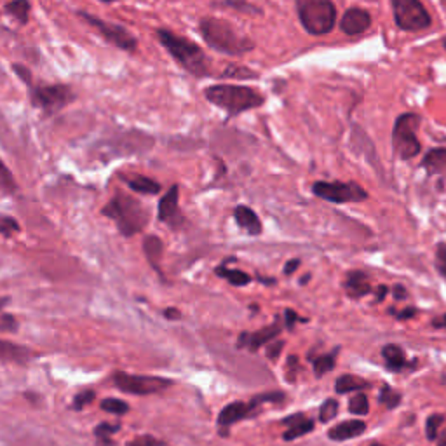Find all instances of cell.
Returning <instances> with one entry per match:
<instances>
[{"instance_id": "6da1fadb", "label": "cell", "mask_w": 446, "mask_h": 446, "mask_svg": "<svg viewBox=\"0 0 446 446\" xmlns=\"http://www.w3.org/2000/svg\"><path fill=\"white\" fill-rule=\"evenodd\" d=\"M199 32L211 49L223 55L241 56L244 53L253 51L255 48L253 41L239 34L229 21L220 18H203L199 23Z\"/></svg>"}, {"instance_id": "7a4b0ae2", "label": "cell", "mask_w": 446, "mask_h": 446, "mask_svg": "<svg viewBox=\"0 0 446 446\" xmlns=\"http://www.w3.org/2000/svg\"><path fill=\"white\" fill-rule=\"evenodd\" d=\"M204 96H206L208 102L222 109L230 117H236V115L244 114L248 110L258 109L265 102V98L257 89L236 84L210 86L204 91Z\"/></svg>"}, {"instance_id": "3957f363", "label": "cell", "mask_w": 446, "mask_h": 446, "mask_svg": "<svg viewBox=\"0 0 446 446\" xmlns=\"http://www.w3.org/2000/svg\"><path fill=\"white\" fill-rule=\"evenodd\" d=\"M157 41L194 77H206V75H210V60H208V56L204 55V51L196 42L182 37V35L175 34V32L164 30V28L157 30Z\"/></svg>"}, {"instance_id": "277c9868", "label": "cell", "mask_w": 446, "mask_h": 446, "mask_svg": "<svg viewBox=\"0 0 446 446\" xmlns=\"http://www.w3.org/2000/svg\"><path fill=\"white\" fill-rule=\"evenodd\" d=\"M103 215L115 222L119 232L126 237L140 234L149 223V211L142 206V203L122 192L112 197L110 203L103 208Z\"/></svg>"}, {"instance_id": "5b68a950", "label": "cell", "mask_w": 446, "mask_h": 446, "mask_svg": "<svg viewBox=\"0 0 446 446\" xmlns=\"http://www.w3.org/2000/svg\"><path fill=\"white\" fill-rule=\"evenodd\" d=\"M302 27L311 35H326L333 30L337 9L332 0H297Z\"/></svg>"}, {"instance_id": "8992f818", "label": "cell", "mask_w": 446, "mask_h": 446, "mask_svg": "<svg viewBox=\"0 0 446 446\" xmlns=\"http://www.w3.org/2000/svg\"><path fill=\"white\" fill-rule=\"evenodd\" d=\"M419 126L420 117L415 114H403L396 119L394 129H392V147L403 161H410L419 156L420 142L417 138Z\"/></svg>"}, {"instance_id": "52a82bcc", "label": "cell", "mask_w": 446, "mask_h": 446, "mask_svg": "<svg viewBox=\"0 0 446 446\" xmlns=\"http://www.w3.org/2000/svg\"><path fill=\"white\" fill-rule=\"evenodd\" d=\"M27 86L30 88L34 107L44 110V114H56L75 100V93L67 84H34L30 81Z\"/></svg>"}, {"instance_id": "ba28073f", "label": "cell", "mask_w": 446, "mask_h": 446, "mask_svg": "<svg viewBox=\"0 0 446 446\" xmlns=\"http://www.w3.org/2000/svg\"><path fill=\"white\" fill-rule=\"evenodd\" d=\"M394 21L401 30L420 32L431 27L429 13L420 0H391Z\"/></svg>"}, {"instance_id": "9c48e42d", "label": "cell", "mask_w": 446, "mask_h": 446, "mask_svg": "<svg viewBox=\"0 0 446 446\" xmlns=\"http://www.w3.org/2000/svg\"><path fill=\"white\" fill-rule=\"evenodd\" d=\"M115 387L126 394L135 396H150L157 392L166 391L173 386V380L156 375H131L126 372H117L112 377Z\"/></svg>"}, {"instance_id": "30bf717a", "label": "cell", "mask_w": 446, "mask_h": 446, "mask_svg": "<svg viewBox=\"0 0 446 446\" xmlns=\"http://www.w3.org/2000/svg\"><path fill=\"white\" fill-rule=\"evenodd\" d=\"M79 16H81L86 23L91 25V27L95 28V30L98 32V34L102 35L107 42H110V44L115 46V48L122 49V51H128V53L136 51V48H138V41L135 39V35H133L131 32L126 30L124 27H121V25L109 23V21L100 20V18L93 16V14L89 13H82V11L79 13Z\"/></svg>"}, {"instance_id": "8fae6325", "label": "cell", "mask_w": 446, "mask_h": 446, "mask_svg": "<svg viewBox=\"0 0 446 446\" xmlns=\"http://www.w3.org/2000/svg\"><path fill=\"white\" fill-rule=\"evenodd\" d=\"M312 192L333 204L359 203V201H365L368 197L363 187L352 182H316L312 187Z\"/></svg>"}, {"instance_id": "7c38bea8", "label": "cell", "mask_w": 446, "mask_h": 446, "mask_svg": "<svg viewBox=\"0 0 446 446\" xmlns=\"http://www.w3.org/2000/svg\"><path fill=\"white\" fill-rule=\"evenodd\" d=\"M157 217L163 223H166L171 229H180L185 222L182 210H180V187L173 185L171 189L161 197L159 208H157Z\"/></svg>"}, {"instance_id": "4fadbf2b", "label": "cell", "mask_w": 446, "mask_h": 446, "mask_svg": "<svg viewBox=\"0 0 446 446\" xmlns=\"http://www.w3.org/2000/svg\"><path fill=\"white\" fill-rule=\"evenodd\" d=\"M257 403L251 399L250 403L243 401H234L229 403L227 406H223L222 412L218 413V427L225 433L229 427H232L234 424L241 422L244 419H250L251 415H255V410H257Z\"/></svg>"}, {"instance_id": "5bb4252c", "label": "cell", "mask_w": 446, "mask_h": 446, "mask_svg": "<svg viewBox=\"0 0 446 446\" xmlns=\"http://www.w3.org/2000/svg\"><path fill=\"white\" fill-rule=\"evenodd\" d=\"M370 27H372V16H370L368 11L359 9V7L345 11L344 18L340 20V30L345 35L365 34Z\"/></svg>"}, {"instance_id": "9a60e30c", "label": "cell", "mask_w": 446, "mask_h": 446, "mask_svg": "<svg viewBox=\"0 0 446 446\" xmlns=\"http://www.w3.org/2000/svg\"><path fill=\"white\" fill-rule=\"evenodd\" d=\"M279 333H281L279 323H274V325L271 326H265V328L258 330V332L255 333H243L239 337V347L241 349L246 347L250 349L251 352H255L260 347H264V345L271 344V342L274 340Z\"/></svg>"}, {"instance_id": "2e32d148", "label": "cell", "mask_w": 446, "mask_h": 446, "mask_svg": "<svg viewBox=\"0 0 446 446\" xmlns=\"http://www.w3.org/2000/svg\"><path fill=\"white\" fill-rule=\"evenodd\" d=\"M283 424L288 427L286 433L283 434L284 441H293L298 438L305 436V434L312 433L314 429V420L305 417L304 413H297V415H290L286 419H283Z\"/></svg>"}, {"instance_id": "e0dca14e", "label": "cell", "mask_w": 446, "mask_h": 446, "mask_svg": "<svg viewBox=\"0 0 446 446\" xmlns=\"http://www.w3.org/2000/svg\"><path fill=\"white\" fill-rule=\"evenodd\" d=\"M366 431V424L363 420H345V422L337 424V426L332 427L328 431V438L332 441H347L352 440V438L361 436Z\"/></svg>"}, {"instance_id": "ac0fdd59", "label": "cell", "mask_w": 446, "mask_h": 446, "mask_svg": "<svg viewBox=\"0 0 446 446\" xmlns=\"http://www.w3.org/2000/svg\"><path fill=\"white\" fill-rule=\"evenodd\" d=\"M345 291L351 298H363L372 293V284L368 276L361 271H351L345 279Z\"/></svg>"}, {"instance_id": "d6986e66", "label": "cell", "mask_w": 446, "mask_h": 446, "mask_svg": "<svg viewBox=\"0 0 446 446\" xmlns=\"http://www.w3.org/2000/svg\"><path fill=\"white\" fill-rule=\"evenodd\" d=\"M234 218H236L237 225L243 230H246L250 236H258V234H262L260 218H258V215L255 213L251 208L237 206L236 210H234Z\"/></svg>"}, {"instance_id": "ffe728a7", "label": "cell", "mask_w": 446, "mask_h": 446, "mask_svg": "<svg viewBox=\"0 0 446 446\" xmlns=\"http://www.w3.org/2000/svg\"><path fill=\"white\" fill-rule=\"evenodd\" d=\"M32 356L34 354H32V351L28 347H23V345H18L9 340H0V361L25 365Z\"/></svg>"}, {"instance_id": "44dd1931", "label": "cell", "mask_w": 446, "mask_h": 446, "mask_svg": "<svg viewBox=\"0 0 446 446\" xmlns=\"http://www.w3.org/2000/svg\"><path fill=\"white\" fill-rule=\"evenodd\" d=\"M382 358L386 359V365L391 372H403V370H406L408 366L417 365V363L410 365L408 359H406L405 351L396 344H389L382 349Z\"/></svg>"}, {"instance_id": "7402d4cb", "label": "cell", "mask_w": 446, "mask_h": 446, "mask_svg": "<svg viewBox=\"0 0 446 446\" xmlns=\"http://www.w3.org/2000/svg\"><path fill=\"white\" fill-rule=\"evenodd\" d=\"M124 183L131 190L138 194H145V196H156L161 192V183H157L156 180L149 178V176L135 175V176H124Z\"/></svg>"}, {"instance_id": "603a6c76", "label": "cell", "mask_w": 446, "mask_h": 446, "mask_svg": "<svg viewBox=\"0 0 446 446\" xmlns=\"http://www.w3.org/2000/svg\"><path fill=\"white\" fill-rule=\"evenodd\" d=\"M163 250H164V244L157 236H147L145 241H143V251H145L147 260H149V264L152 265V269H156L159 274H163L159 267L161 258H163Z\"/></svg>"}, {"instance_id": "cb8c5ba5", "label": "cell", "mask_w": 446, "mask_h": 446, "mask_svg": "<svg viewBox=\"0 0 446 446\" xmlns=\"http://www.w3.org/2000/svg\"><path fill=\"white\" fill-rule=\"evenodd\" d=\"M370 384L366 380L359 379L356 375H342L338 377L337 382H334V391L338 394H349V392H363L365 389H368Z\"/></svg>"}, {"instance_id": "d4e9b609", "label": "cell", "mask_w": 446, "mask_h": 446, "mask_svg": "<svg viewBox=\"0 0 446 446\" xmlns=\"http://www.w3.org/2000/svg\"><path fill=\"white\" fill-rule=\"evenodd\" d=\"M422 166L429 169L431 173L446 171V149H434L427 152V156L424 157Z\"/></svg>"}, {"instance_id": "484cf974", "label": "cell", "mask_w": 446, "mask_h": 446, "mask_svg": "<svg viewBox=\"0 0 446 446\" xmlns=\"http://www.w3.org/2000/svg\"><path fill=\"white\" fill-rule=\"evenodd\" d=\"M6 13L11 14L18 23L25 25L30 16V2L28 0H13L6 6Z\"/></svg>"}, {"instance_id": "4316f807", "label": "cell", "mask_w": 446, "mask_h": 446, "mask_svg": "<svg viewBox=\"0 0 446 446\" xmlns=\"http://www.w3.org/2000/svg\"><path fill=\"white\" fill-rule=\"evenodd\" d=\"M217 274L220 278L229 281L232 286H246V284L251 283V278L243 271H237V269H227L225 265L217 269Z\"/></svg>"}, {"instance_id": "83f0119b", "label": "cell", "mask_w": 446, "mask_h": 446, "mask_svg": "<svg viewBox=\"0 0 446 446\" xmlns=\"http://www.w3.org/2000/svg\"><path fill=\"white\" fill-rule=\"evenodd\" d=\"M337 354H338V349H334V351L330 352V354H323V356H319V358L314 359L312 366H314L316 377H319V379H321L323 375H326V373L332 372V370L334 368V361H337Z\"/></svg>"}, {"instance_id": "f1b7e54d", "label": "cell", "mask_w": 446, "mask_h": 446, "mask_svg": "<svg viewBox=\"0 0 446 446\" xmlns=\"http://www.w3.org/2000/svg\"><path fill=\"white\" fill-rule=\"evenodd\" d=\"M121 429L119 424L112 426L109 422H103L100 424L98 427L95 429V436H96V445L98 446H114V441H112V436H114L117 431Z\"/></svg>"}, {"instance_id": "f546056e", "label": "cell", "mask_w": 446, "mask_h": 446, "mask_svg": "<svg viewBox=\"0 0 446 446\" xmlns=\"http://www.w3.org/2000/svg\"><path fill=\"white\" fill-rule=\"evenodd\" d=\"M349 412L352 415H358V417H365L368 415L370 412V403H368V396L365 392H358V394L352 396L349 399Z\"/></svg>"}, {"instance_id": "4dcf8cb0", "label": "cell", "mask_w": 446, "mask_h": 446, "mask_svg": "<svg viewBox=\"0 0 446 446\" xmlns=\"http://www.w3.org/2000/svg\"><path fill=\"white\" fill-rule=\"evenodd\" d=\"M18 190V183L14 180L11 169L0 161V192L7 194V196H13Z\"/></svg>"}, {"instance_id": "1f68e13d", "label": "cell", "mask_w": 446, "mask_h": 446, "mask_svg": "<svg viewBox=\"0 0 446 446\" xmlns=\"http://www.w3.org/2000/svg\"><path fill=\"white\" fill-rule=\"evenodd\" d=\"M401 399V392H398L391 386H382V391H380L379 394V401L382 403V405H386L387 408H398Z\"/></svg>"}, {"instance_id": "d6a6232c", "label": "cell", "mask_w": 446, "mask_h": 446, "mask_svg": "<svg viewBox=\"0 0 446 446\" xmlns=\"http://www.w3.org/2000/svg\"><path fill=\"white\" fill-rule=\"evenodd\" d=\"M102 410L103 412H109L112 415H126L129 412V405L122 399L117 398H107L102 401Z\"/></svg>"}, {"instance_id": "836d02e7", "label": "cell", "mask_w": 446, "mask_h": 446, "mask_svg": "<svg viewBox=\"0 0 446 446\" xmlns=\"http://www.w3.org/2000/svg\"><path fill=\"white\" fill-rule=\"evenodd\" d=\"M223 77H230V79H257V72L250 70L248 67H243V65H229V67L223 70Z\"/></svg>"}, {"instance_id": "e575fe53", "label": "cell", "mask_w": 446, "mask_h": 446, "mask_svg": "<svg viewBox=\"0 0 446 446\" xmlns=\"http://www.w3.org/2000/svg\"><path fill=\"white\" fill-rule=\"evenodd\" d=\"M338 413V401L337 399H326L319 408V420L321 424H328L337 417Z\"/></svg>"}, {"instance_id": "d590c367", "label": "cell", "mask_w": 446, "mask_h": 446, "mask_svg": "<svg viewBox=\"0 0 446 446\" xmlns=\"http://www.w3.org/2000/svg\"><path fill=\"white\" fill-rule=\"evenodd\" d=\"M445 422V417L436 413V415H431L426 422V433H427V440L433 441L438 438V433H440L441 424Z\"/></svg>"}, {"instance_id": "8d00e7d4", "label": "cell", "mask_w": 446, "mask_h": 446, "mask_svg": "<svg viewBox=\"0 0 446 446\" xmlns=\"http://www.w3.org/2000/svg\"><path fill=\"white\" fill-rule=\"evenodd\" d=\"M95 398H96V392L95 391L86 389V391L79 392V394L75 396L74 405H72V406H74V410H82V408H86L88 405H91V403L95 401Z\"/></svg>"}, {"instance_id": "74e56055", "label": "cell", "mask_w": 446, "mask_h": 446, "mask_svg": "<svg viewBox=\"0 0 446 446\" xmlns=\"http://www.w3.org/2000/svg\"><path fill=\"white\" fill-rule=\"evenodd\" d=\"M225 6L232 7V9H237L241 11V13H246V14H260V9H258L257 6H253V4H248V2H243V0H225Z\"/></svg>"}, {"instance_id": "f35d334b", "label": "cell", "mask_w": 446, "mask_h": 446, "mask_svg": "<svg viewBox=\"0 0 446 446\" xmlns=\"http://www.w3.org/2000/svg\"><path fill=\"white\" fill-rule=\"evenodd\" d=\"M128 446H169L164 441L157 440V438L150 436V434H143V436L135 438V440L128 441Z\"/></svg>"}, {"instance_id": "ab89813d", "label": "cell", "mask_w": 446, "mask_h": 446, "mask_svg": "<svg viewBox=\"0 0 446 446\" xmlns=\"http://www.w3.org/2000/svg\"><path fill=\"white\" fill-rule=\"evenodd\" d=\"M20 232V223L11 217H0V234L2 236H13Z\"/></svg>"}, {"instance_id": "60d3db41", "label": "cell", "mask_w": 446, "mask_h": 446, "mask_svg": "<svg viewBox=\"0 0 446 446\" xmlns=\"http://www.w3.org/2000/svg\"><path fill=\"white\" fill-rule=\"evenodd\" d=\"M253 401L257 403L258 406L264 405V403H281V401H284V394H283V392H279V391L265 392V394L255 396Z\"/></svg>"}, {"instance_id": "b9f144b4", "label": "cell", "mask_w": 446, "mask_h": 446, "mask_svg": "<svg viewBox=\"0 0 446 446\" xmlns=\"http://www.w3.org/2000/svg\"><path fill=\"white\" fill-rule=\"evenodd\" d=\"M436 267L441 272V276L446 279V243L438 244L436 250Z\"/></svg>"}, {"instance_id": "7bdbcfd3", "label": "cell", "mask_w": 446, "mask_h": 446, "mask_svg": "<svg viewBox=\"0 0 446 446\" xmlns=\"http://www.w3.org/2000/svg\"><path fill=\"white\" fill-rule=\"evenodd\" d=\"M18 330V321L13 318L11 314H4L0 318V332L4 333H11V332H16Z\"/></svg>"}, {"instance_id": "ee69618b", "label": "cell", "mask_w": 446, "mask_h": 446, "mask_svg": "<svg viewBox=\"0 0 446 446\" xmlns=\"http://www.w3.org/2000/svg\"><path fill=\"white\" fill-rule=\"evenodd\" d=\"M284 347V342L283 340H278V342H271V344H267V358L272 359V361H276V359L279 358L281 351H283Z\"/></svg>"}, {"instance_id": "f6af8a7d", "label": "cell", "mask_w": 446, "mask_h": 446, "mask_svg": "<svg viewBox=\"0 0 446 446\" xmlns=\"http://www.w3.org/2000/svg\"><path fill=\"white\" fill-rule=\"evenodd\" d=\"M284 319H286V328L288 330H293V326H295V323L297 321H300V323H305V319H300L298 318V314L295 311H291V309H286V311H284Z\"/></svg>"}, {"instance_id": "bcb514c9", "label": "cell", "mask_w": 446, "mask_h": 446, "mask_svg": "<svg viewBox=\"0 0 446 446\" xmlns=\"http://www.w3.org/2000/svg\"><path fill=\"white\" fill-rule=\"evenodd\" d=\"M391 312L396 316V318L399 319V321H405V319H412V318H415V316H417V309L415 307H408V309H405V311H401V312H394V311H391Z\"/></svg>"}, {"instance_id": "7dc6e473", "label": "cell", "mask_w": 446, "mask_h": 446, "mask_svg": "<svg viewBox=\"0 0 446 446\" xmlns=\"http://www.w3.org/2000/svg\"><path fill=\"white\" fill-rule=\"evenodd\" d=\"M392 297H394V300H405L406 298L405 286H401V284H396V286L392 288Z\"/></svg>"}, {"instance_id": "c3c4849f", "label": "cell", "mask_w": 446, "mask_h": 446, "mask_svg": "<svg viewBox=\"0 0 446 446\" xmlns=\"http://www.w3.org/2000/svg\"><path fill=\"white\" fill-rule=\"evenodd\" d=\"M298 267H300V260H290L286 265H284V274L291 276Z\"/></svg>"}, {"instance_id": "681fc988", "label": "cell", "mask_w": 446, "mask_h": 446, "mask_svg": "<svg viewBox=\"0 0 446 446\" xmlns=\"http://www.w3.org/2000/svg\"><path fill=\"white\" fill-rule=\"evenodd\" d=\"M164 318L169 319V321H175V319H180V318H182V314H180L178 309L169 307V309H166V311H164Z\"/></svg>"}, {"instance_id": "f907efd6", "label": "cell", "mask_w": 446, "mask_h": 446, "mask_svg": "<svg viewBox=\"0 0 446 446\" xmlns=\"http://www.w3.org/2000/svg\"><path fill=\"white\" fill-rule=\"evenodd\" d=\"M433 326H434V328H446V314L440 316V318L434 319Z\"/></svg>"}, {"instance_id": "816d5d0a", "label": "cell", "mask_w": 446, "mask_h": 446, "mask_svg": "<svg viewBox=\"0 0 446 446\" xmlns=\"http://www.w3.org/2000/svg\"><path fill=\"white\" fill-rule=\"evenodd\" d=\"M387 286H379V295H377V302H382L387 295Z\"/></svg>"}, {"instance_id": "f5cc1de1", "label": "cell", "mask_w": 446, "mask_h": 446, "mask_svg": "<svg viewBox=\"0 0 446 446\" xmlns=\"http://www.w3.org/2000/svg\"><path fill=\"white\" fill-rule=\"evenodd\" d=\"M438 446H446V433H443L440 436V440H438Z\"/></svg>"}, {"instance_id": "db71d44e", "label": "cell", "mask_w": 446, "mask_h": 446, "mask_svg": "<svg viewBox=\"0 0 446 446\" xmlns=\"http://www.w3.org/2000/svg\"><path fill=\"white\" fill-rule=\"evenodd\" d=\"M6 304H9V298H7V297H2V298H0V309H2L4 305H6Z\"/></svg>"}, {"instance_id": "11a10c76", "label": "cell", "mask_w": 446, "mask_h": 446, "mask_svg": "<svg viewBox=\"0 0 446 446\" xmlns=\"http://www.w3.org/2000/svg\"><path fill=\"white\" fill-rule=\"evenodd\" d=\"M443 48H445V51H446V37L443 39Z\"/></svg>"}, {"instance_id": "9f6ffc18", "label": "cell", "mask_w": 446, "mask_h": 446, "mask_svg": "<svg viewBox=\"0 0 446 446\" xmlns=\"http://www.w3.org/2000/svg\"><path fill=\"white\" fill-rule=\"evenodd\" d=\"M370 446H384V445H380V443H373V445H370Z\"/></svg>"}]
</instances>
